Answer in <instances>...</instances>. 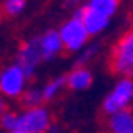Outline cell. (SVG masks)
I'll return each instance as SVG.
<instances>
[{
    "label": "cell",
    "mask_w": 133,
    "mask_h": 133,
    "mask_svg": "<svg viewBox=\"0 0 133 133\" xmlns=\"http://www.w3.org/2000/svg\"><path fill=\"white\" fill-rule=\"evenodd\" d=\"M133 105V78H118L112 88L102 100V112L112 116L116 112L131 109Z\"/></svg>",
    "instance_id": "obj_1"
},
{
    "label": "cell",
    "mask_w": 133,
    "mask_h": 133,
    "mask_svg": "<svg viewBox=\"0 0 133 133\" xmlns=\"http://www.w3.org/2000/svg\"><path fill=\"white\" fill-rule=\"evenodd\" d=\"M57 30L61 33L66 52H69V54H79L90 43V38H92L85 23L79 17H74V16L62 21Z\"/></svg>",
    "instance_id": "obj_2"
},
{
    "label": "cell",
    "mask_w": 133,
    "mask_h": 133,
    "mask_svg": "<svg viewBox=\"0 0 133 133\" xmlns=\"http://www.w3.org/2000/svg\"><path fill=\"white\" fill-rule=\"evenodd\" d=\"M28 74L16 62H10L0 71V94L4 99L21 100V97L28 90Z\"/></svg>",
    "instance_id": "obj_3"
},
{
    "label": "cell",
    "mask_w": 133,
    "mask_h": 133,
    "mask_svg": "<svg viewBox=\"0 0 133 133\" xmlns=\"http://www.w3.org/2000/svg\"><path fill=\"white\" fill-rule=\"evenodd\" d=\"M111 69L119 78H133V33L128 31L116 42L111 55Z\"/></svg>",
    "instance_id": "obj_4"
},
{
    "label": "cell",
    "mask_w": 133,
    "mask_h": 133,
    "mask_svg": "<svg viewBox=\"0 0 133 133\" xmlns=\"http://www.w3.org/2000/svg\"><path fill=\"white\" fill-rule=\"evenodd\" d=\"M52 126V114L45 105L28 107L17 112V130L28 133H49Z\"/></svg>",
    "instance_id": "obj_5"
},
{
    "label": "cell",
    "mask_w": 133,
    "mask_h": 133,
    "mask_svg": "<svg viewBox=\"0 0 133 133\" xmlns=\"http://www.w3.org/2000/svg\"><path fill=\"white\" fill-rule=\"evenodd\" d=\"M14 62L28 74L30 79L36 74L38 66L43 62V55H42V50H40L38 35L30 36L28 40H24V42L19 45V49L16 52Z\"/></svg>",
    "instance_id": "obj_6"
},
{
    "label": "cell",
    "mask_w": 133,
    "mask_h": 133,
    "mask_svg": "<svg viewBox=\"0 0 133 133\" xmlns=\"http://www.w3.org/2000/svg\"><path fill=\"white\" fill-rule=\"evenodd\" d=\"M38 42H40L42 55H43V62H50V61L57 59L66 50L59 30H52V28L45 30L42 35H38Z\"/></svg>",
    "instance_id": "obj_7"
},
{
    "label": "cell",
    "mask_w": 133,
    "mask_h": 133,
    "mask_svg": "<svg viewBox=\"0 0 133 133\" xmlns=\"http://www.w3.org/2000/svg\"><path fill=\"white\" fill-rule=\"evenodd\" d=\"M74 17H79V19L85 23V26H87V30H88V33L92 35V36H99V35H102L104 31L109 28V24H111V21L109 17H105V16H100L97 14V12H94V10L87 9L83 4L78 5L76 9H74L73 12Z\"/></svg>",
    "instance_id": "obj_8"
},
{
    "label": "cell",
    "mask_w": 133,
    "mask_h": 133,
    "mask_svg": "<svg viewBox=\"0 0 133 133\" xmlns=\"http://www.w3.org/2000/svg\"><path fill=\"white\" fill-rule=\"evenodd\" d=\"M68 88L73 92H85L94 85V73L87 66H74L68 74Z\"/></svg>",
    "instance_id": "obj_9"
},
{
    "label": "cell",
    "mask_w": 133,
    "mask_h": 133,
    "mask_svg": "<svg viewBox=\"0 0 133 133\" xmlns=\"http://www.w3.org/2000/svg\"><path fill=\"white\" fill-rule=\"evenodd\" d=\"M109 133H133V109H126L107 116Z\"/></svg>",
    "instance_id": "obj_10"
},
{
    "label": "cell",
    "mask_w": 133,
    "mask_h": 133,
    "mask_svg": "<svg viewBox=\"0 0 133 133\" xmlns=\"http://www.w3.org/2000/svg\"><path fill=\"white\" fill-rule=\"evenodd\" d=\"M83 5L87 9L97 12V14L112 19L114 16L118 14L121 0H87V2H83Z\"/></svg>",
    "instance_id": "obj_11"
},
{
    "label": "cell",
    "mask_w": 133,
    "mask_h": 133,
    "mask_svg": "<svg viewBox=\"0 0 133 133\" xmlns=\"http://www.w3.org/2000/svg\"><path fill=\"white\" fill-rule=\"evenodd\" d=\"M68 88V78L59 74V76H54V78H50L47 83L42 87L43 90V99L45 102H50V100L57 99L61 94H62V90Z\"/></svg>",
    "instance_id": "obj_12"
},
{
    "label": "cell",
    "mask_w": 133,
    "mask_h": 133,
    "mask_svg": "<svg viewBox=\"0 0 133 133\" xmlns=\"http://www.w3.org/2000/svg\"><path fill=\"white\" fill-rule=\"evenodd\" d=\"M43 102H45L43 90L38 88V87H28L24 95L21 97V105H23V109L38 107V105H43Z\"/></svg>",
    "instance_id": "obj_13"
},
{
    "label": "cell",
    "mask_w": 133,
    "mask_h": 133,
    "mask_svg": "<svg viewBox=\"0 0 133 133\" xmlns=\"http://www.w3.org/2000/svg\"><path fill=\"white\" fill-rule=\"evenodd\" d=\"M4 14L7 17H17L28 7V0H4Z\"/></svg>",
    "instance_id": "obj_14"
},
{
    "label": "cell",
    "mask_w": 133,
    "mask_h": 133,
    "mask_svg": "<svg viewBox=\"0 0 133 133\" xmlns=\"http://www.w3.org/2000/svg\"><path fill=\"white\" fill-rule=\"evenodd\" d=\"M99 52H100V43H99V42L88 43L78 54V57H76V66H87V62H90L92 59H95Z\"/></svg>",
    "instance_id": "obj_15"
},
{
    "label": "cell",
    "mask_w": 133,
    "mask_h": 133,
    "mask_svg": "<svg viewBox=\"0 0 133 133\" xmlns=\"http://www.w3.org/2000/svg\"><path fill=\"white\" fill-rule=\"evenodd\" d=\"M0 124H2V130L5 133L12 131V130H17V112L16 111H5V112H2Z\"/></svg>",
    "instance_id": "obj_16"
},
{
    "label": "cell",
    "mask_w": 133,
    "mask_h": 133,
    "mask_svg": "<svg viewBox=\"0 0 133 133\" xmlns=\"http://www.w3.org/2000/svg\"><path fill=\"white\" fill-rule=\"evenodd\" d=\"M79 2H87V0H64L66 5H69V7H74V9H76L78 5H81Z\"/></svg>",
    "instance_id": "obj_17"
},
{
    "label": "cell",
    "mask_w": 133,
    "mask_h": 133,
    "mask_svg": "<svg viewBox=\"0 0 133 133\" xmlns=\"http://www.w3.org/2000/svg\"><path fill=\"white\" fill-rule=\"evenodd\" d=\"M49 133H61V126L59 124H52L49 130Z\"/></svg>",
    "instance_id": "obj_18"
},
{
    "label": "cell",
    "mask_w": 133,
    "mask_h": 133,
    "mask_svg": "<svg viewBox=\"0 0 133 133\" xmlns=\"http://www.w3.org/2000/svg\"><path fill=\"white\" fill-rule=\"evenodd\" d=\"M7 133H28V131H24V130H12V131H7Z\"/></svg>",
    "instance_id": "obj_19"
},
{
    "label": "cell",
    "mask_w": 133,
    "mask_h": 133,
    "mask_svg": "<svg viewBox=\"0 0 133 133\" xmlns=\"http://www.w3.org/2000/svg\"><path fill=\"white\" fill-rule=\"evenodd\" d=\"M130 31H131V33H133V17H131V19H130Z\"/></svg>",
    "instance_id": "obj_20"
},
{
    "label": "cell",
    "mask_w": 133,
    "mask_h": 133,
    "mask_svg": "<svg viewBox=\"0 0 133 133\" xmlns=\"http://www.w3.org/2000/svg\"><path fill=\"white\" fill-rule=\"evenodd\" d=\"M2 2H4V0H2Z\"/></svg>",
    "instance_id": "obj_21"
}]
</instances>
